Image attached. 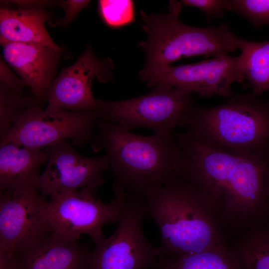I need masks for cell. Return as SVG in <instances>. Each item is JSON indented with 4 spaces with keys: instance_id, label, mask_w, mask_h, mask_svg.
Returning a JSON list of instances; mask_svg holds the SVG:
<instances>
[{
    "instance_id": "cell-5",
    "label": "cell",
    "mask_w": 269,
    "mask_h": 269,
    "mask_svg": "<svg viewBox=\"0 0 269 269\" xmlns=\"http://www.w3.org/2000/svg\"><path fill=\"white\" fill-rule=\"evenodd\" d=\"M182 9L181 2L171 0L166 12L146 14L140 10L141 27L147 35L138 44L146 55L142 69L168 65L194 56L229 55L238 49V37L226 23L204 27L188 25L179 20Z\"/></svg>"
},
{
    "instance_id": "cell-2",
    "label": "cell",
    "mask_w": 269,
    "mask_h": 269,
    "mask_svg": "<svg viewBox=\"0 0 269 269\" xmlns=\"http://www.w3.org/2000/svg\"><path fill=\"white\" fill-rule=\"evenodd\" d=\"M140 194L160 231L158 258L199 253L222 243L216 210L187 181L149 185Z\"/></svg>"
},
{
    "instance_id": "cell-27",
    "label": "cell",
    "mask_w": 269,
    "mask_h": 269,
    "mask_svg": "<svg viewBox=\"0 0 269 269\" xmlns=\"http://www.w3.org/2000/svg\"><path fill=\"white\" fill-rule=\"evenodd\" d=\"M268 227L269 228V227Z\"/></svg>"
},
{
    "instance_id": "cell-11",
    "label": "cell",
    "mask_w": 269,
    "mask_h": 269,
    "mask_svg": "<svg viewBox=\"0 0 269 269\" xmlns=\"http://www.w3.org/2000/svg\"><path fill=\"white\" fill-rule=\"evenodd\" d=\"M39 191L0 192V254L14 256L52 232L45 214L47 201Z\"/></svg>"
},
{
    "instance_id": "cell-6",
    "label": "cell",
    "mask_w": 269,
    "mask_h": 269,
    "mask_svg": "<svg viewBox=\"0 0 269 269\" xmlns=\"http://www.w3.org/2000/svg\"><path fill=\"white\" fill-rule=\"evenodd\" d=\"M39 102L30 106L0 142H11L36 149L63 140L82 148L92 142L98 121L103 118L99 109L71 111Z\"/></svg>"
},
{
    "instance_id": "cell-25",
    "label": "cell",
    "mask_w": 269,
    "mask_h": 269,
    "mask_svg": "<svg viewBox=\"0 0 269 269\" xmlns=\"http://www.w3.org/2000/svg\"><path fill=\"white\" fill-rule=\"evenodd\" d=\"M0 86L5 88L22 91L25 85L21 79L18 78L0 58Z\"/></svg>"
},
{
    "instance_id": "cell-3",
    "label": "cell",
    "mask_w": 269,
    "mask_h": 269,
    "mask_svg": "<svg viewBox=\"0 0 269 269\" xmlns=\"http://www.w3.org/2000/svg\"><path fill=\"white\" fill-rule=\"evenodd\" d=\"M92 149L106 150L113 185L128 194H139L151 184L180 178V149L174 133L135 134L103 118L96 125Z\"/></svg>"
},
{
    "instance_id": "cell-13",
    "label": "cell",
    "mask_w": 269,
    "mask_h": 269,
    "mask_svg": "<svg viewBox=\"0 0 269 269\" xmlns=\"http://www.w3.org/2000/svg\"><path fill=\"white\" fill-rule=\"evenodd\" d=\"M113 67L110 58H99L87 46L78 60L53 80L45 100L48 105L71 111L98 109L92 92V81L95 78L101 82L112 80Z\"/></svg>"
},
{
    "instance_id": "cell-9",
    "label": "cell",
    "mask_w": 269,
    "mask_h": 269,
    "mask_svg": "<svg viewBox=\"0 0 269 269\" xmlns=\"http://www.w3.org/2000/svg\"><path fill=\"white\" fill-rule=\"evenodd\" d=\"M140 194H127L114 232L92 252L88 269H154L157 248L146 239Z\"/></svg>"
},
{
    "instance_id": "cell-23",
    "label": "cell",
    "mask_w": 269,
    "mask_h": 269,
    "mask_svg": "<svg viewBox=\"0 0 269 269\" xmlns=\"http://www.w3.org/2000/svg\"><path fill=\"white\" fill-rule=\"evenodd\" d=\"M230 10L245 18L255 28L269 24V0H229Z\"/></svg>"
},
{
    "instance_id": "cell-21",
    "label": "cell",
    "mask_w": 269,
    "mask_h": 269,
    "mask_svg": "<svg viewBox=\"0 0 269 269\" xmlns=\"http://www.w3.org/2000/svg\"><path fill=\"white\" fill-rule=\"evenodd\" d=\"M22 92L0 86V139L7 134L30 106L39 102L34 96H27Z\"/></svg>"
},
{
    "instance_id": "cell-8",
    "label": "cell",
    "mask_w": 269,
    "mask_h": 269,
    "mask_svg": "<svg viewBox=\"0 0 269 269\" xmlns=\"http://www.w3.org/2000/svg\"><path fill=\"white\" fill-rule=\"evenodd\" d=\"M97 102L103 118L123 129L130 132L147 128L156 134H171L175 128H183L195 106L191 92L164 86H155L148 93L133 99Z\"/></svg>"
},
{
    "instance_id": "cell-7",
    "label": "cell",
    "mask_w": 269,
    "mask_h": 269,
    "mask_svg": "<svg viewBox=\"0 0 269 269\" xmlns=\"http://www.w3.org/2000/svg\"><path fill=\"white\" fill-rule=\"evenodd\" d=\"M115 198L108 203L96 197L87 188L65 192L50 197L45 207L46 219L52 232L64 238L78 240L88 235L96 246L105 240L103 227L118 221L127 198L122 188L113 186Z\"/></svg>"
},
{
    "instance_id": "cell-14",
    "label": "cell",
    "mask_w": 269,
    "mask_h": 269,
    "mask_svg": "<svg viewBox=\"0 0 269 269\" xmlns=\"http://www.w3.org/2000/svg\"><path fill=\"white\" fill-rule=\"evenodd\" d=\"M5 60L40 103L52 84L59 53L36 43L0 42Z\"/></svg>"
},
{
    "instance_id": "cell-16",
    "label": "cell",
    "mask_w": 269,
    "mask_h": 269,
    "mask_svg": "<svg viewBox=\"0 0 269 269\" xmlns=\"http://www.w3.org/2000/svg\"><path fill=\"white\" fill-rule=\"evenodd\" d=\"M18 8L1 6L0 41L39 44L59 53L62 49L53 41L45 28L49 14L43 7L47 1H12Z\"/></svg>"
},
{
    "instance_id": "cell-4",
    "label": "cell",
    "mask_w": 269,
    "mask_h": 269,
    "mask_svg": "<svg viewBox=\"0 0 269 269\" xmlns=\"http://www.w3.org/2000/svg\"><path fill=\"white\" fill-rule=\"evenodd\" d=\"M183 128L207 147L248 154L269 146V101L252 92L233 93L217 106H194Z\"/></svg>"
},
{
    "instance_id": "cell-17",
    "label": "cell",
    "mask_w": 269,
    "mask_h": 269,
    "mask_svg": "<svg viewBox=\"0 0 269 269\" xmlns=\"http://www.w3.org/2000/svg\"><path fill=\"white\" fill-rule=\"evenodd\" d=\"M49 152L11 142H0V192L25 189L40 191L41 166L46 163Z\"/></svg>"
},
{
    "instance_id": "cell-12",
    "label": "cell",
    "mask_w": 269,
    "mask_h": 269,
    "mask_svg": "<svg viewBox=\"0 0 269 269\" xmlns=\"http://www.w3.org/2000/svg\"><path fill=\"white\" fill-rule=\"evenodd\" d=\"M45 148L49 152V158L40 175V192L42 195L50 197L84 188L96 192L104 182L103 173L110 167L107 154L97 157L84 156L68 140Z\"/></svg>"
},
{
    "instance_id": "cell-1",
    "label": "cell",
    "mask_w": 269,
    "mask_h": 269,
    "mask_svg": "<svg viewBox=\"0 0 269 269\" xmlns=\"http://www.w3.org/2000/svg\"><path fill=\"white\" fill-rule=\"evenodd\" d=\"M180 149V178L197 188L218 216L238 227H258L269 215V147L248 154L206 146L175 133Z\"/></svg>"
},
{
    "instance_id": "cell-26",
    "label": "cell",
    "mask_w": 269,
    "mask_h": 269,
    "mask_svg": "<svg viewBox=\"0 0 269 269\" xmlns=\"http://www.w3.org/2000/svg\"><path fill=\"white\" fill-rule=\"evenodd\" d=\"M90 0H69L63 1L62 6L66 12L64 18L60 21L59 25L64 26L69 24L83 8L87 6Z\"/></svg>"
},
{
    "instance_id": "cell-18",
    "label": "cell",
    "mask_w": 269,
    "mask_h": 269,
    "mask_svg": "<svg viewBox=\"0 0 269 269\" xmlns=\"http://www.w3.org/2000/svg\"><path fill=\"white\" fill-rule=\"evenodd\" d=\"M154 269H243L236 254L223 243L201 252L158 257Z\"/></svg>"
},
{
    "instance_id": "cell-19",
    "label": "cell",
    "mask_w": 269,
    "mask_h": 269,
    "mask_svg": "<svg viewBox=\"0 0 269 269\" xmlns=\"http://www.w3.org/2000/svg\"><path fill=\"white\" fill-rule=\"evenodd\" d=\"M237 47L241 51L243 72L252 90L260 95L269 90V41L256 42L238 37Z\"/></svg>"
},
{
    "instance_id": "cell-22",
    "label": "cell",
    "mask_w": 269,
    "mask_h": 269,
    "mask_svg": "<svg viewBox=\"0 0 269 269\" xmlns=\"http://www.w3.org/2000/svg\"><path fill=\"white\" fill-rule=\"evenodd\" d=\"M98 3L102 19L110 27H122L134 21L133 0H101Z\"/></svg>"
},
{
    "instance_id": "cell-15",
    "label": "cell",
    "mask_w": 269,
    "mask_h": 269,
    "mask_svg": "<svg viewBox=\"0 0 269 269\" xmlns=\"http://www.w3.org/2000/svg\"><path fill=\"white\" fill-rule=\"evenodd\" d=\"M92 252L53 232L15 253L17 269H88Z\"/></svg>"
},
{
    "instance_id": "cell-24",
    "label": "cell",
    "mask_w": 269,
    "mask_h": 269,
    "mask_svg": "<svg viewBox=\"0 0 269 269\" xmlns=\"http://www.w3.org/2000/svg\"><path fill=\"white\" fill-rule=\"evenodd\" d=\"M182 4L197 8L208 18L222 17L225 11L230 10L229 0H182Z\"/></svg>"
},
{
    "instance_id": "cell-10",
    "label": "cell",
    "mask_w": 269,
    "mask_h": 269,
    "mask_svg": "<svg viewBox=\"0 0 269 269\" xmlns=\"http://www.w3.org/2000/svg\"><path fill=\"white\" fill-rule=\"evenodd\" d=\"M138 76L146 87L178 88L203 97H228L234 93L232 85L245 80L241 55H224L193 64L142 69Z\"/></svg>"
},
{
    "instance_id": "cell-20",
    "label": "cell",
    "mask_w": 269,
    "mask_h": 269,
    "mask_svg": "<svg viewBox=\"0 0 269 269\" xmlns=\"http://www.w3.org/2000/svg\"><path fill=\"white\" fill-rule=\"evenodd\" d=\"M235 253L244 269H269V228H253Z\"/></svg>"
}]
</instances>
